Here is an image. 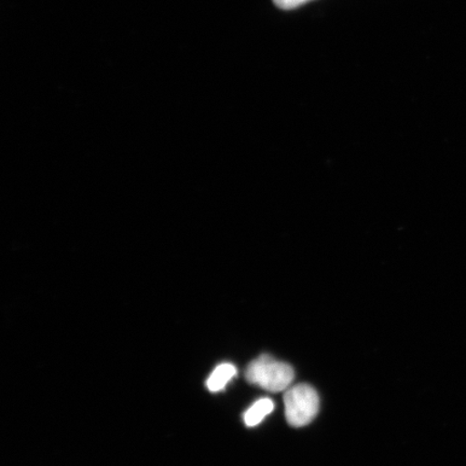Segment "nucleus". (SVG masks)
Segmentation results:
<instances>
[{
	"instance_id": "f257e3e1",
	"label": "nucleus",
	"mask_w": 466,
	"mask_h": 466,
	"mask_svg": "<svg viewBox=\"0 0 466 466\" xmlns=\"http://www.w3.org/2000/svg\"><path fill=\"white\" fill-rule=\"evenodd\" d=\"M246 376L247 380L254 386L277 393L289 389L295 372L293 367L288 363L279 362L270 355H261L249 363Z\"/></svg>"
},
{
	"instance_id": "20e7f679",
	"label": "nucleus",
	"mask_w": 466,
	"mask_h": 466,
	"mask_svg": "<svg viewBox=\"0 0 466 466\" xmlns=\"http://www.w3.org/2000/svg\"><path fill=\"white\" fill-rule=\"evenodd\" d=\"M275 410V403L270 399H262L248 408L244 413V422L249 428L256 427L264 420V419L270 415Z\"/></svg>"
},
{
	"instance_id": "7ed1b4c3",
	"label": "nucleus",
	"mask_w": 466,
	"mask_h": 466,
	"mask_svg": "<svg viewBox=\"0 0 466 466\" xmlns=\"http://www.w3.org/2000/svg\"><path fill=\"white\" fill-rule=\"evenodd\" d=\"M237 376V369L235 365L230 363L220 364L215 369L208 377L207 381V387L208 391L219 392L224 390L231 381L233 377Z\"/></svg>"
},
{
	"instance_id": "f03ea898",
	"label": "nucleus",
	"mask_w": 466,
	"mask_h": 466,
	"mask_svg": "<svg viewBox=\"0 0 466 466\" xmlns=\"http://www.w3.org/2000/svg\"><path fill=\"white\" fill-rule=\"evenodd\" d=\"M285 416L294 428L306 427L314 420L319 410V399L316 389L309 384H297L287 390L284 395Z\"/></svg>"
},
{
	"instance_id": "39448f33",
	"label": "nucleus",
	"mask_w": 466,
	"mask_h": 466,
	"mask_svg": "<svg viewBox=\"0 0 466 466\" xmlns=\"http://www.w3.org/2000/svg\"><path fill=\"white\" fill-rule=\"evenodd\" d=\"M309 2H311V0H273V3H275L279 8L284 10L296 9Z\"/></svg>"
}]
</instances>
